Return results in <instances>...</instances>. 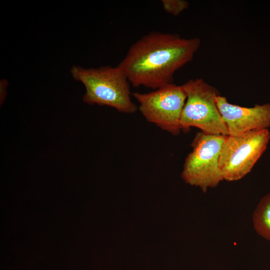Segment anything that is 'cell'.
<instances>
[{
  "instance_id": "8992f818",
  "label": "cell",
  "mask_w": 270,
  "mask_h": 270,
  "mask_svg": "<svg viewBox=\"0 0 270 270\" xmlns=\"http://www.w3.org/2000/svg\"><path fill=\"white\" fill-rule=\"evenodd\" d=\"M138 110L146 120L173 135L181 130L180 120L186 99L182 86L166 84L148 93L135 92Z\"/></svg>"
},
{
  "instance_id": "6da1fadb",
  "label": "cell",
  "mask_w": 270,
  "mask_h": 270,
  "mask_svg": "<svg viewBox=\"0 0 270 270\" xmlns=\"http://www.w3.org/2000/svg\"><path fill=\"white\" fill-rule=\"evenodd\" d=\"M199 38L152 31L132 44L118 65L134 88L156 90L172 83L175 72L191 61Z\"/></svg>"
},
{
  "instance_id": "277c9868",
  "label": "cell",
  "mask_w": 270,
  "mask_h": 270,
  "mask_svg": "<svg viewBox=\"0 0 270 270\" xmlns=\"http://www.w3.org/2000/svg\"><path fill=\"white\" fill-rule=\"evenodd\" d=\"M228 136L196 134L192 143V151L186 156L182 177L184 182L200 188L203 192L216 187L223 180L219 165L222 144Z\"/></svg>"
},
{
  "instance_id": "5b68a950",
  "label": "cell",
  "mask_w": 270,
  "mask_h": 270,
  "mask_svg": "<svg viewBox=\"0 0 270 270\" xmlns=\"http://www.w3.org/2000/svg\"><path fill=\"white\" fill-rule=\"evenodd\" d=\"M270 139L268 129L228 136L219 158L223 180L236 181L248 174L266 150Z\"/></svg>"
},
{
  "instance_id": "7a4b0ae2",
  "label": "cell",
  "mask_w": 270,
  "mask_h": 270,
  "mask_svg": "<svg viewBox=\"0 0 270 270\" xmlns=\"http://www.w3.org/2000/svg\"><path fill=\"white\" fill-rule=\"evenodd\" d=\"M70 72L85 88L82 97L84 102L108 106L125 114H134L137 110V106L130 98V84L118 66L90 68L74 66Z\"/></svg>"
},
{
  "instance_id": "ba28073f",
  "label": "cell",
  "mask_w": 270,
  "mask_h": 270,
  "mask_svg": "<svg viewBox=\"0 0 270 270\" xmlns=\"http://www.w3.org/2000/svg\"><path fill=\"white\" fill-rule=\"evenodd\" d=\"M252 220L257 234L270 242V193L260 200L253 212Z\"/></svg>"
},
{
  "instance_id": "9c48e42d",
  "label": "cell",
  "mask_w": 270,
  "mask_h": 270,
  "mask_svg": "<svg viewBox=\"0 0 270 270\" xmlns=\"http://www.w3.org/2000/svg\"><path fill=\"white\" fill-rule=\"evenodd\" d=\"M164 10L167 13L177 16L189 7V2L184 0H162Z\"/></svg>"
},
{
  "instance_id": "3957f363",
  "label": "cell",
  "mask_w": 270,
  "mask_h": 270,
  "mask_svg": "<svg viewBox=\"0 0 270 270\" xmlns=\"http://www.w3.org/2000/svg\"><path fill=\"white\" fill-rule=\"evenodd\" d=\"M182 86L186 99L180 116L181 130L195 127L206 134L228 136L217 106L220 94L216 88L201 78L190 79Z\"/></svg>"
},
{
  "instance_id": "52a82bcc",
  "label": "cell",
  "mask_w": 270,
  "mask_h": 270,
  "mask_svg": "<svg viewBox=\"0 0 270 270\" xmlns=\"http://www.w3.org/2000/svg\"><path fill=\"white\" fill-rule=\"evenodd\" d=\"M216 104L228 136H238L254 130L270 127V104L242 107L228 102L225 96L218 95Z\"/></svg>"
}]
</instances>
